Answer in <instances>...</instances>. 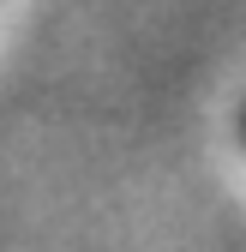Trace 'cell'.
Masks as SVG:
<instances>
[{
    "label": "cell",
    "instance_id": "obj_1",
    "mask_svg": "<svg viewBox=\"0 0 246 252\" xmlns=\"http://www.w3.org/2000/svg\"><path fill=\"white\" fill-rule=\"evenodd\" d=\"M240 126H246V114H240Z\"/></svg>",
    "mask_w": 246,
    "mask_h": 252
}]
</instances>
